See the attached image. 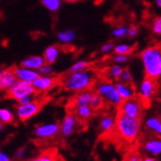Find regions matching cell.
<instances>
[{"label":"cell","instance_id":"1","mask_svg":"<svg viewBox=\"0 0 161 161\" xmlns=\"http://www.w3.org/2000/svg\"><path fill=\"white\" fill-rule=\"evenodd\" d=\"M97 72L94 69H88L82 71L69 74L63 79L62 86L64 90L78 93L84 90L92 89L97 82Z\"/></svg>","mask_w":161,"mask_h":161},{"label":"cell","instance_id":"2","mask_svg":"<svg viewBox=\"0 0 161 161\" xmlns=\"http://www.w3.org/2000/svg\"><path fill=\"white\" fill-rule=\"evenodd\" d=\"M141 119L130 118L123 114L117 113L114 131L123 141L132 144L140 133Z\"/></svg>","mask_w":161,"mask_h":161},{"label":"cell","instance_id":"3","mask_svg":"<svg viewBox=\"0 0 161 161\" xmlns=\"http://www.w3.org/2000/svg\"><path fill=\"white\" fill-rule=\"evenodd\" d=\"M141 60L146 76L156 81L161 79V47H150L143 50Z\"/></svg>","mask_w":161,"mask_h":161},{"label":"cell","instance_id":"4","mask_svg":"<svg viewBox=\"0 0 161 161\" xmlns=\"http://www.w3.org/2000/svg\"><path fill=\"white\" fill-rule=\"evenodd\" d=\"M95 93L100 96L105 101V103H108L112 106L118 107L122 102V98L117 91L114 84H112L108 80H101L97 84H95Z\"/></svg>","mask_w":161,"mask_h":161},{"label":"cell","instance_id":"5","mask_svg":"<svg viewBox=\"0 0 161 161\" xmlns=\"http://www.w3.org/2000/svg\"><path fill=\"white\" fill-rule=\"evenodd\" d=\"M144 108L145 106L141 99L137 96H135L131 98L122 100L120 105L118 106V112L117 113L123 114L125 116L130 117V118L141 119Z\"/></svg>","mask_w":161,"mask_h":161},{"label":"cell","instance_id":"6","mask_svg":"<svg viewBox=\"0 0 161 161\" xmlns=\"http://www.w3.org/2000/svg\"><path fill=\"white\" fill-rule=\"evenodd\" d=\"M47 99H38L36 98L32 102H29L26 104H18L17 106V117L21 122H26L28 120L32 119L34 116H36Z\"/></svg>","mask_w":161,"mask_h":161},{"label":"cell","instance_id":"7","mask_svg":"<svg viewBox=\"0 0 161 161\" xmlns=\"http://www.w3.org/2000/svg\"><path fill=\"white\" fill-rule=\"evenodd\" d=\"M157 88H158V84H157L156 80H153L148 76H146L142 80L137 97L143 102L145 108L148 107V105H150L153 97L156 94Z\"/></svg>","mask_w":161,"mask_h":161},{"label":"cell","instance_id":"8","mask_svg":"<svg viewBox=\"0 0 161 161\" xmlns=\"http://www.w3.org/2000/svg\"><path fill=\"white\" fill-rule=\"evenodd\" d=\"M30 94H38L36 92V90L34 89L32 82L17 80L7 90L6 97L17 101L20 97H22L26 95H30Z\"/></svg>","mask_w":161,"mask_h":161},{"label":"cell","instance_id":"9","mask_svg":"<svg viewBox=\"0 0 161 161\" xmlns=\"http://www.w3.org/2000/svg\"><path fill=\"white\" fill-rule=\"evenodd\" d=\"M60 132V125L58 123H48L37 125L34 130L33 134L37 139L41 140H48L57 136Z\"/></svg>","mask_w":161,"mask_h":161},{"label":"cell","instance_id":"10","mask_svg":"<svg viewBox=\"0 0 161 161\" xmlns=\"http://www.w3.org/2000/svg\"><path fill=\"white\" fill-rule=\"evenodd\" d=\"M61 78L51 76V75H39L34 81H32V85L36 92L39 93H46L52 88H54L58 83H60Z\"/></svg>","mask_w":161,"mask_h":161},{"label":"cell","instance_id":"11","mask_svg":"<svg viewBox=\"0 0 161 161\" xmlns=\"http://www.w3.org/2000/svg\"><path fill=\"white\" fill-rule=\"evenodd\" d=\"M78 125V120L76 119L75 115L74 114V112L70 111L69 112L62 120L61 124H59L60 125V134L63 137H69L72 133L75 132L76 127Z\"/></svg>","mask_w":161,"mask_h":161},{"label":"cell","instance_id":"12","mask_svg":"<svg viewBox=\"0 0 161 161\" xmlns=\"http://www.w3.org/2000/svg\"><path fill=\"white\" fill-rule=\"evenodd\" d=\"M94 93L95 92H93L92 89H88V90H84V91L76 93V95H75L74 97L69 101L70 109L72 110L75 107L83 106V105H90V102H91Z\"/></svg>","mask_w":161,"mask_h":161},{"label":"cell","instance_id":"13","mask_svg":"<svg viewBox=\"0 0 161 161\" xmlns=\"http://www.w3.org/2000/svg\"><path fill=\"white\" fill-rule=\"evenodd\" d=\"M115 87L123 100L128 99V98H131V97L137 96L135 86L133 85L132 82H124V81L120 80V81L116 82Z\"/></svg>","mask_w":161,"mask_h":161},{"label":"cell","instance_id":"14","mask_svg":"<svg viewBox=\"0 0 161 161\" xmlns=\"http://www.w3.org/2000/svg\"><path fill=\"white\" fill-rule=\"evenodd\" d=\"M14 72L17 76L18 80H22V81H28L32 82L34 81L40 75L39 72L35 71L34 69H30L24 67H14Z\"/></svg>","mask_w":161,"mask_h":161},{"label":"cell","instance_id":"15","mask_svg":"<svg viewBox=\"0 0 161 161\" xmlns=\"http://www.w3.org/2000/svg\"><path fill=\"white\" fill-rule=\"evenodd\" d=\"M17 80L18 79L13 68L0 71V91L8 90Z\"/></svg>","mask_w":161,"mask_h":161},{"label":"cell","instance_id":"16","mask_svg":"<svg viewBox=\"0 0 161 161\" xmlns=\"http://www.w3.org/2000/svg\"><path fill=\"white\" fill-rule=\"evenodd\" d=\"M71 111L74 112V114L75 115L78 122H86V121H88L89 119L92 118L94 113H95L94 109L90 105L78 106V107L74 108Z\"/></svg>","mask_w":161,"mask_h":161},{"label":"cell","instance_id":"17","mask_svg":"<svg viewBox=\"0 0 161 161\" xmlns=\"http://www.w3.org/2000/svg\"><path fill=\"white\" fill-rule=\"evenodd\" d=\"M144 150L153 154L158 155L161 153V138H153L146 141L144 144Z\"/></svg>","mask_w":161,"mask_h":161},{"label":"cell","instance_id":"18","mask_svg":"<svg viewBox=\"0 0 161 161\" xmlns=\"http://www.w3.org/2000/svg\"><path fill=\"white\" fill-rule=\"evenodd\" d=\"M115 123H116V118H114L113 116H111L109 114L104 115L100 119L99 128L102 132H104V133L113 132L114 128H115Z\"/></svg>","mask_w":161,"mask_h":161},{"label":"cell","instance_id":"19","mask_svg":"<svg viewBox=\"0 0 161 161\" xmlns=\"http://www.w3.org/2000/svg\"><path fill=\"white\" fill-rule=\"evenodd\" d=\"M59 47L58 46H51L49 47H47L45 52H43V61H45V64L47 65H52L58 58V55H59Z\"/></svg>","mask_w":161,"mask_h":161},{"label":"cell","instance_id":"20","mask_svg":"<svg viewBox=\"0 0 161 161\" xmlns=\"http://www.w3.org/2000/svg\"><path fill=\"white\" fill-rule=\"evenodd\" d=\"M43 64H45V61H43V58L42 56H31L21 62V67L30 69H38Z\"/></svg>","mask_w":161,"mask_h":161},{"label":"cell","instance_id":"21","mask_svg":"<svg viewBox=\"0 0 161 161\" xmlns=\"http://www.w3.org/2000/svg\"><path fill=\"white\" fill-rule=\"evenodd\" d=\"M146 127L149 130L153 131V132L158 136L161 137V118L159 117H151V118L146 120Z\"/></svg>","mask_w":161,"mask_h":161},{"label":"cell","instance_id":"22","mask_svg":"<svg viewBox=\"0 0 161 161\" xmlns=\"http://www.w3.org/2000/svg\"><path fill=\"white\" fill-rule=\"evenodd\" d=\"M29 161H58V156H57L56 151L48 150V151H45L40 155L32 158Z\"/></svg>","mask_w":161,"mask_h":161},{"label":"cell","instance_id":"23","mask_svg":"<svg viewBox=\"0 0 161 161\" xmlns=\"http://www.w3.org/2000/svg\"><path fill=\"white\" fill-rule=\"evenodd\" d=\"M14 116L13 112L7 108H1L0 109V122L4 125H10L14 123Z\"/></svg>","mask_w":161,"mask_h":161},{"label":"cell","instance_id":"24","mask_svg":"<svg viewBox=\"0 0 161 161\" xmlns=\"http://www.w3.org/2000/svg\"><path fill=\"white\" fill-rule=\"evenodd\" d=\"M124 71V69L119 66L118 64L117 65H114L112 67H110L107 70V74H108V77L110 79H115V80H118L120 79L122 74Z\"/></svg>","mask_w":161,"mask_h":161},{"label":"cell","instance_id":"25","mask_svg":"<svg viewBox=\"0 0 161 161\" xmlns=\"http://www.w3.org/2000/svg\"><path fill=\"white\" fill-rule=\"evenodd\" d=\"M104 105H105V101L102 99V97L98 96L97 93H94L91 102H90V106L94 109V111L102 109Z\"/></svg>","mask_w":161,"mask_h":161},{"label":"cell","instance_id":"26","mask_svg":"<svg viewBox=\"0 0 161 161\" xmlns=\"http://www.w3.org/2000/svg\"><path fill=\"white\" fill-rule=\"evenodd\" d=\"M92 66V63L87 62V61H79L77 63H75L74 66H72L69 69V74H74V72H78V71H82L85 69H90Z\"/></svg>","mask_w":161,"mask_h":161},{"label":"cell","instance_id":"27","mask_svg":"<svg viewBox=\"0 0 161 161\" xmlns=\"http://www.w3.org/2000/svg\"><path fill=\"white\" fill-rule=\"evenodd\" d=\"M134 49L133 46L126 45V43H122V45L116 46L114 47V51L116 54H122V55H128L132 52Z\"/></svg>","mask_w":161,"mask_h":161},{"label":"cell","instance_id":"28","mask_svg":"<svg viewBox=\"0 0 161 161\" xmlns=\"http://www.w3.org/2000/svg\"><path fill=\"white\" fill-rule=\"evenodd\" d=\"M42 4L50 12H56L60 8V0H41Z\"/></svg>","mask_w":161,"mask_h":161},{"label":"cell","instance_id":"29","mask_svg":"<svg viewBox=\"0 0 161 161\" xmlns=\"http://www.w3.org/2000/svg\"><path fill=\"white\" fill-rule=\"evenodd\" d=\"M75 38V34L74 31H64V32H60L58 34V39H59L61 42H65V43H69L70 42H72Z\"/></svg>","mask_w":161,"mask_h":161},{"label":"cell","instance_id":"30","mask_svg":"<svg viewBox=\"0 0 161 161\" xmlns=\"http://www.w3.org/2000/svg\"><path fill=\"white\" fill-rule=\"evenodd\" d=\"M153 33L157 36H161V17L155 18L152 24Z\"/></svg>","mask_w":161,"mask_h":161},{"label":"cell","instance_id":"31","mask_svg":"<svg viewBox=\"0 0 161 161\" xmlns=\"http://www.w3.org/2000/svg\"><path fill=\"white\" fill-rule=\"evenodd\" d=\"M37 95L38 94H30V95H26L20 97L19 99L17 100L18 104H26V103H29V102H32L33 100L37 98Z\"/></svg>","mask_w":161,"mask_h":161},{"label":"cell","instance_id":"32","mask_svg":"<svg viewBox=\"0 0 161 161\" xmlns=\"http://www.w3.org/2000/svg\"><path fill=\"white\" fill-rule=\"evenodd\" d=\"M126 33H127L126 27H117L113 30L112 35L115 38H123V37L126 36Z\"/></svg>","mask_w":161,"mask_h":161},{"label":"cell","instance_id":"33","mask_svg":"<svg viewBox=\"0 0 161 161\" xmlns=\"http://www.w3.org/2000/svg\"><path fill=\"white\" fill-rule=\"evenodd\" d=\"M38 72L40 75H51L53 74V70L51 69V67L49 65L43 64L41 68L38 69Z\"/></svg>","mask_w":161,"mask_h":161},{"label":"cell","instance_id":"34","mask_svg":"<svg viewBox=\"0 0 161 161\" xmlns=\"http://www.w3.org/2000/svg\"><path fill=\"white\" fill-rule=\"evenodd\" d=\"M129 60V55H122V54H117L114 58L113 61L116 64H124L128 62Z\"/></svg>","mask_w":161,"mask_h":161},{"label":"cell","instance_id":"35","mask_svg":"<svg viewBox=\"0 0 161 161\" xmlns=\"http://www.w3.org/2000/svg\"><path fill=\"white\" fill-rule=\"evenodd\" d=\"M120 80L124 82H131V80H132V75H131L130 71L127 69H124L123 74L120 77Z\"/></svg>","mask_w":161,"mask_h":161},{"label":"cell","instance_id":"36","mask_svg":"<svg viewBox=\"0 0 161 161\" xmlns=\"http://www.w3.org/2000/svg\"><path fill=\"white\" fill-rule=\"evenodd\" d=\"M139 33V29L137 26L135 25H132L130 26L128 29H127V33H126V36H128L129 38H134L135 36H137Z\"/></svg>","mask_w":161,"mask_h":161},{"label":"cell","instance_id":"37","mask_svg":"<svg viewBox=\"0 0 161 161\" xmlns=\"http://www.w3.org/2000/svg\"><path fill=\"white\" fill-rule=\"evenodd\" d=\"M114 43L112 42H108L107 43H105V45H103L101 47V52L102 53H109L110 51L114 50Z\"/></svg>","mask_w":161,"mask_h":161},{"label":"cell","instance_id":"38","mask_svg":"<svg viewBox=\"0 0 161 161\" xmlns=\"http://www.w3.org/2000/svg\"><path fill=\"white\" fill-rule=\"evenodd\" d=\"M26 153H27V150L25 148H19L14 152V157L18 159H22L26 156Z\"/></svg>","mask_w":161,"mask_h":161},{"label":"cell","instance_id":"39","mask_svg":"<svg viewBox=\"0 0 161 161\" xmlns=\"http://www.w3.org/2000/svg\"><path fill=\"white\" fill-rule=\"evenodd\" d=\"M142 160H143L142 156L137 153H133L129 154L125 159V161H142Z\"/></svg>","mask_w":161,"mask_h":161},{"label":"cell","instance_id":"40","mask_svg":"<svg viewBox=\"0 0 161 161\" xmlns=\"http://www.w3.org/2000/svg\"><path fill=\"white\" fill-rule=\"evenodd\" d=\"M0 161H12V158L8 153L0 152Z\"/></svg>","mask_w":161,"mask_h":161},{"label":"cell","instance_id":"41","mask_svg":"<svg viewBox=\"0 0 161 161\" xmlns=\"http://www.w3.org/2000/svg\"><path fill=\"white\" fill-rule=\"evenodd\" d=\"M142 161H158L156 158H153V157H145V158H143V160Z\"/></svg>","mask_w":161,"mask_h":161},{"label":"cell","instance_id":"42","mask_svg":"<svg viewBox=\"0 0 161 161\" xmlns=\"http://www.w3.org/2000/svg\"><path fill=\"white\" fill-rule=\"evenodd\" d=\"M4 125H5L4 124H2L1 122H0V132H1V131L4 129Z\"/></svg>","mask_w":161,"mask_h":161},{"label":"cell","instance_id":"43","mask_svg":"<svg viewBox=\"0 0 161 161\" xmlns=\"http://www.w3.org/2000/svg\"><path fill=\"white\" fill-rule=\"evenodd\" d=\"M156 5L158 6V7H160L161 8V0H156Z\"/></svg>","mask_w":161,"mask_h":161},{"label":"cell","instance_id":"44","mask_svg":"<svg viewBox=\"0 0 161 161\" xmlns=\"http://www.w3.org/2000/svg\"><path fill=\"white\" fill-rule=\"evenodd\" d=\"M95 2H97V3H100V2H102L103 0H94Z\"/></svg>","mask_w":161,"mask_h":161},{"label":"cell","instance_id":"45","mask_svg":"<svg viewBox=\"0 0 161 161\" xmlns=\"http://www.w3.org/2000/svg\"><path fill=\"white\" fill-rule=\"evenodd\" d=\"M67 2H75L76 0H66Z\"/></svg>","mask_w":161,"mask_h":161},{"label":"cell","instance_id":"46","mask_svg":"<svg viewBox=\"0 0 161 161\" xmlns=\"http://www.w3.org/2000/svg\"><path fill=\"white\" fill-rule=\"evenodd\" d=\"M58 161H59V160H58Z\"/></svg>","mask_w":161,"mask_h":161}]
</instances>
